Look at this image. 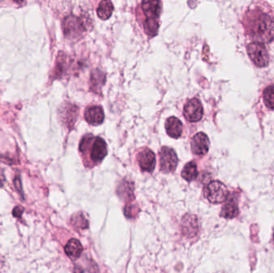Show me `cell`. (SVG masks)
<instances>
[{"label": "cell", "mask_w": 274, "mask_h": 273, "mask_svg": "<svg viewBox=\"0 0 274 273\" xmlns=\"http://www.w3.org/2000/svg\"><path fill=\"white\" fill-rule=\"evenodd\" d=\"M244 25L246 33L255 42L267 43L274 40V21L262 11L253 10L247 12Z\"/></svg>", "instance_id": "cell-1"}, {"label": "cell", "mask_w": 274, "mask_h": 273, "mask_svg": "<svg viewBox=\"0 0 274 273\" xmlns=\"http://www.w3.org/2000/svg\"><path fill=\"white\" fill-rule=\"evenodd\" d=\"M143 12L145 14V21L144 23L145 33L150 37H154L158 33L159 17L161 12L160 0H143Z\"/></svg>", "instance_id": "cell-2"}, {"label": "cell", "mask_w": 274, "mask_h": 273, "mask_svg": "<svg viewBox=\"0 0 274 273\" xmlns=\"http://www.w3.org/2000/svg\"><path fill=\"white\" fill-rule=\"evenodd\" d=\"M80 150L86 156H89L91 162L98 164L101 162L107 154V144L102 138H94L88 135L85 136L80 145Z\"/></svg>", "instance_id": "cell-3"}, {"label": "cell", "mask_w": 274, "mask_h": 273, "mask_svg": "<svg viewBox=\"0 0 274 273\" xmlns=\"http://www.w3.org/2000/svg\"><path fill=\"white\" fill-rule=\"evenodd\" d=\"M87 25L78 16L70 15L63 22V30L66 38L68 40H79L87 29Z\"/></svg>", "instance_id": "cell-4"}, {"label": "cell", "mask_w": 274, "mask_h": 273, "mask_svg": "<svg viewBox=\"0 0 274 273\" xmlns=\"http://www.w3.org/2000/svg\"><path fill=\"white\" fill-rule=\"evenodd\" d=\"M204 195L210 203L221 204L225 202L229 196L227 187L218 180L208 184L204 189Z\"/></svg>", "instance_id": "cell-5"}, {"label": "cell", "mask_w": 274, "mask_h": 273, "mask_svg": "<svg viewBox=\"0 0 274 273\" xmlns=\"http://www.w3.org/2000/svg\"><path fill=\"white\" fill-rule=\"evenodd\" d=\"M248 55L256 67H265L270 63L267 49L262 42H253L248 45Z\"/></svg>", "instance_id": "cell-6"}, {"label": "cell", "mask_w": 274, "mask_h": 273, "mask_svg": "<svg viewBox=\"0 0 274 273\" xmlns=\"http://www.w3.org/2000/svg\"><path fill=\"white\" fill-rule=\"evenodd\" d=\"M178 164L176 151L169 147H163L160 151V167L165 173L173 172Z\"/></svg>", "instance_id": "cell-7"}, {"label": "cell", "mask_w": 274, "mask_h": 273, "mask_svg": "<svg viewBox=\"0 0 274 273\" xmlns=\"http://www.w3.org/2000/svg\"><path fill=\"white\" fill-rule=\"evenodd\" d=\"M204 109L201 101L198 99L189 100L184 107V116L190 122H198L202 119Z\"/></svg>", "instance_id": "cell-8"}, {"label": "cell", "mask_w": 274, "mask_h": 273, "mask_svg": "<svg viewBox=\"0 0 274 273\" xmlns=\"http://www.w3.org/2000/svg\"><path fill=\"white\" fill-rule=\"evenodd\" d=\"M210 139L205 133L200 132L192 137L191 141V148L195 155L203 156L207 153L210 149Z\"/></svg>", "instance_id": "cell-9"}, {"label": "cell", "mask_w": 274, "mask_h": 273, "mask_svg": "<svg viewBox=\"0 0 274 273\" xmlns=\"http://www.w3.org/2000/svg\"><path fill=\"white\" fill-rule=\"evenodd\" d=\"M137 160L143 171L151 173L154 171L156 167V156L152 150L144 149L138 154Z\"/></svg>", "instance_id": "cell-10"}, {"label": "cell", "mask_w": 274, "mask_h": 273, "mask_svg": "<svg viewBox=\"0 0 274 273\" xmlns=\"http://www.w3.org/2000/svg\"><path fill=\"white\" fill-rule=\"evenodd\" d=\"M225 201L226 203L221 209V217L230 220L237 216L239 214V209L236 198L235 196H230V197L228 196L227 200Z\"/></svg>", "instance_id": "cell-11"}, {"label": "cell", "mask_w": 274, "mask_h": 273, "mask_svg": "<svg viewBox=\"0 0 274 273\" xmlns=\"http://www.w3.org/2000/svg\"><path fill=\"white\" fill-rule=\"evenodd\" d=\"M85 120L91 125H100L105 120V113L102 107L99 106L87 107L85 111Z\"/></svg>", "instance_id": "cell-12"}, {"label": "cell", "mask_w": 274, "mask_h": 273, "mask_svg": "<svg viewBox=\"0 0 274 273\" xmlns=\"http://www.w3.org/2000/svg\"><path fill=\"white\" fill-rule=\"evenodd\" d=\"M165 129H166L168 135L170 137L177 139L182 135V123H181V120H179L178 118L172 116V117L169 118L166 120Z\"/></svg>", "instance_id": "cell-13"}, {"label": "cell", "mask_w": 274, "mask_h": 273, "mask_svg": "<svg viewBox=\"0 0 274 273\" xmlns=\"http://www.w3.org/2000/svg\"><path fill=\"white\" fill-rule=\"evenodd\" d=\"M82 252V244L76 239H71L65 246V252L71 259H77L80 257Z\"/></svg>", "instance_id": "cell-14"}, {"label": "cell", "mask_w": 274, "mask_h": 273, "mask_svg": "<svg viewBox=\"0 0 274 273\" xmlns=\"http://www.w3.org/2000/svg\"><path fill=\"white\" fill-rule=\"evenodd\" d=\"M91 86L94 91H98L105 85L106 76L100 69H95L91 73Z\"/></svg>", "instance_id": "cell-15"}, {"label": "cell", "mask_w": 274, "mask_h": 273, "mask_svg": "<svg viewBox=\"0 0 274 273\" xmlns=\"http://www.w3.org/2000/svg\"><path fill=\"white\" fill-rule=\"evenodd\" d=\"M114 7L111 0H103L97 8V15L99 18L103 20H107L112 16Z\"/></svg>", "instance_id": "cell-16"}, {"label": "cell", "mask_w": 274, "mask_h": 273, "mask_svg": "<svg viewBox=\"0 0 274 273\" xmlns=\"http://www.w3.org/2000/svg\"><path fill=\"white\" fill-rule=\"evenodd\" d=\"M181 176L188 182H191L192 180H196L198 176V170L196 163L194 161L188 163L183 168Z\"/></svg>", "instance_id": "cell-17"}, {"label": "cell", "mask_w": 274, "mask_h": 273, "mask_svg": "<svg viewBox=\"0 0 274 273\" xmlns=\"http://www.w3.org/2000/svg\"><path fill=\"white\" fill-rule=\"evenodd\" d=\"M264 102L268 108L274 110V86L271 85L264 90Z\"/></svg>", "instance_id": "cell-18"}, {"label": "cell", "mask_w": 274, "mask_h": 273, "mask_svg": "<svg viewBox=\"0 0 274 273\" xmlns=\"http://www.w3.org/2000/svg\"><path fill=\"white\" fill-rule=\"evenodd\" d=\"M23 212V208L21 206L16 207V209H14L13 214L16 217H19L22 215Z\"/></svg>", "instance_id": "cell-19"}, {"label": "cell", "mask_w": 274, "mask_h": 273, "mask_svg": "<svg viewBox=\"0 0 274 273\" xmlns=\"http://www.w3.org/2000/svg\"><path fill=\"white\" fill-rule=\"evenodd\" d=\"M12 1H13V2H16V3H18V4H21V3H22V2H23V1H24V0H12Z\"/></svg>", "instance_id": "cell-20"}, {"label": "cell", "mask_w": 274, "mask_h": 273, "mask_svg": "<svg viewBox=\"0 0 274 273\" xmlns=\"http://www.w3.org/2000/svg\"></svg>", "instance_id": "cell-21"}]
</instances>
